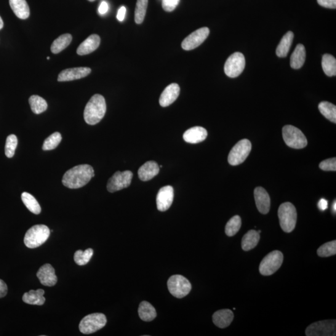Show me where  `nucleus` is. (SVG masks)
Here are the masks:
<instances>
[{"label":"nucleus","instance_id":"nucleus-23","mask_svg":"<svg viewBox=\"0 0 336 336\" xmlns=\"http://www.w3.org/2000/svg\"><path fill=\"white\" fill-rule=\"evenodd\" d=\"M11 9L17 17L26 20L29 17L30 11L26 0H9Z\"/></svg>","mask_w":336,"mask_h":336},{"label":"nucleus","instance_id":"nucleus-33","mask_svg":"<svg viewBox=\"0 0 336 336\" xmlns=\"http://www.w3.org/2000/svg\"><path fill=\"white\" fill-rule=\"evenodd\" d=\"M318 108L322 116L330 122L336 123V106L328 102H322L319 104Z\"/></svg>","mask_w":336,"mask_h":336},{"label":"nucleus","instance_id":"nucleus-18","mask_svg":"<svg viewBox=\"0 0 336 336\" xmlns=\"http://www.w3.org/2000/svg\"><path fill=\"white\" fill-rule=\"evenodd\" d=\"M180 93V87L177 84H172L166 87L159 98V104L162 107H166L175 102Z\"/></svg>","mask_w":336,"mask_h":336},{"label":"nucleus","instance_id":"nucleus-7","mask_svg":"<svg viewBox=\"0 0 336 336\" xmlns=\"http://www.w3.org/2000/svg\"><path fill=\"white\" fill-rule=\"evenodd\" d=\"M283 261V253L279 250H274L268 253L261 261L259 266L260 273L264 276L271 275L281 267Z\"/></svg>","mask_w":336,"mask_h":336},{"label":"nucleus","instance_id":"nucleus-8","mask_svg":"<svg viewBox=\"0 0 336 336\" xmlns=\"http://www.w3.org/2000/svg\"><path fill=\"white\" fill-rule=\"evenodd\" d=\"M167 288L173 297L183 298L190 293L192 286L191 283L185 276L175 274L168 279Z\"/></svg>","mask_w":336,"mask_h":336},{"label":"nucleus","instance_id":"nucleus-30","mask_svg":"<svg viewBox=\"0 0 336 336\" xmlns=\"http://www.w3.org/2000/svg\"><path fill=\"white\" fill-rule=\"evenodd\" d=\"M21 199H22L24 204L28 208L29 211H31L34 214H39L41 213V206H40L35 197L32 196L31 194L26 193V192H24L21 194Z\"/></svg>","mask_w":336,"mask_h":336},{"label":"nucleus","instance_id":"nucleus-1","mask_svg":"<svg viewBox=\"0 0 336 336\" xmlns=\"http://www.w3.org/2000/svg\"><path fill=\"white\" fill-rule=\"evenodd\" d=\"M94 176V170L90 165H78L65 173L62 182L69 189H79L86 185Z\"/></svg>","mask_w":336,"mask_h":336},{"label":"nucleus","instance_id":"nucleus-29","mask_svg":"<svg viewBox=\"0 0 336 336\" xmlns=\"http://www.w3.org/2000/svg\"><path fill=\"white\" fill-rule=\"evenodd\" d=\"M73 40V36L70 34H65L58 37L52 42L50 50L54 54H58L69 46Z\"/></svg>","mask_w":336,"mask_h":336},{"label":"nucleus","instance_id":"nucleus-10","mask_svg":"<svg viewBox=\"0 0 336 336\" xmlns=\"http://www.w3.org/2000/svg\"><path fill=\"white\" fill-rule=\"evenodd\" d=\"M245 67V59L241 52H235L226 61L224 66V72L231 78L240 76Z\"/></svg>","mask_w":336,"mask_h":336},{"label":"nucleus","instance_id":"nucleus-49","mask_svg":"<svg viewBox=\"0 0 336 336\" xmlns=\"http://www.w3.org/2000/svg\"><path fill=\"white\" fill-rule=\"evenodd\" d=\"M88 1H89L90 2H94L95 0H88Z\"/></svg>","mask_w":336,"mask_h":336},{"label":"nucleus","instance_id":"nucleus-44","mask_svg":"<svg viewBox=\"0 0 336 336\" xmlns=\"http://www.w3.org/2000/svg\"><path fill=\"white\" fill-rule=\"evenodd\" d=\"M8 287L4 281L0 279V298H4L7 295Z\"/></svg>","mask_w":336,"mask_h":336},{"label":"nucleus","instance_id":"nucleus-41","mask_svg":"<svg viewBox=\"0 0 336 336\" xmlns=\"http://www.w3.org/2000/svg\"><path fill=\"white\" fill-rule=\"evenodd\" d=\"M180 0H162V9L167 12H172L177 7Z\"/></svg>","mask_w":336,"mask_h":336},{"label":"nucleus","instance_id":"nucleus-37","mask_svg":"<svg viewBox=\"0 0 336 336\" xmlns=\"http://www.w3.org/2000/svg\"><path fill=\"white\" fill-rule=\"evenodd\" d=\"M61 140H62V136L59 132H55L50 135L44 141L42 149L44 151L52 150L54 149L60 145Z\"/></svg>","mask_w":336,"mask_h":336},{"label":"nucleus","instance_id":"nucleus-38","mask_svg":"<svg viewBox=\"0 0 336 336\" xmlns=\"http://www.w3.org/2000/svg\"><path fill=\"white\" fill-rule=\"evenodd\" d=\"M317 255L321 257H329L336 253V241L327 242L317 250Z\"/></svg>","mask_w":336,"mask_h":336},{"label":"nucleus","instance_id":"nucleus-5","mask_svg":"<svg viewBox=\"0 0 336 336\" xmlns=\"http://www.w3.org/2000/svg\"><path fill=\"white\" fill-rule=\"evenodd\" d=\"M282 133L285 143L290 148L302 149L308 145L305 135L297 127L286 125L283 128Z\"/></svg>","mask_w":336,"mask_h":336},{"label":"nucleus","instance_id":"nucleus-20","mask_svg":"<svg viewBox=\"0 0 336 336\" xmlns=\"http://www.w3.org/2000/svg\"><path fill=\"white\" fill-rule=\"evenodd\" d=\"M100 37L97 34H92L82 42L77 49V54L84 55L90 54L99 46Z\"/></svg>","mask_w":336,"mask_h":336},{"label":"nucleus","instance_id":"nucleus-51","mask_svg":"<svg viewBox=\"0 0 336 336\" xmlns=\"http://www.w3.org/2000/svg\"><path fill=\"white\" fill-rule=\"evenodd\" d=\"M47 60H50L49 57H47Z\"/></svg>","mask_w":336,"mask_h":336},{"label":"nucleus","instance_id":"nucleus-14","mask_svg":"<svg viewBox=\"0 0 336 336\" xmlns=\"http://www.w3.org/2000/svg\"><path fill=\"white\" fill-rule=\"evenodd\" d=\"M173 199H174V189L173 187L171 186L162 187L157 194V208L159 211H166L172 205Z\"/></svg>","mask_w":336,"mask_h":336},{"label":"nucleus","instance_id":"nucleus-11","mask_svg":"<svg viewBox=\"0 0 336 336\" xmlns=\"http://www.w3.org/2000/svg\"><path fill=\"white\" fill-rule=\"evenodd\" d=\"M335 320H325L309 325L306 330L307 336L335 335Z\"/></svg>","mask_w":336,"mask_h":336},{"label":"nucleus","instance_id":"nucleus-48","mask_svg":"<svg viewBox=\"0 0 336 336\" xmlns=\"http://www.w3.org/2000/svg\"><path fill=\"white\" fill-rule=\"evenodd\" d=\"M332 210L333 212H334V214H335L336 212V202L334 201V203H333L332 205Z\"/></svg>","mask_w":336,"mask_h":336},{"label":"nucleus","instance_id":"nucleus-35","mask_svg":"<svg viewBox=\"0 0 336 336\" xmlns=\"http://www.w3.org/2000/svg\"><path fill=\"white\" fill-rule=\"evenodd\" d=\"M148 0H137L135 12V21L137 24H141L145 20Z\"/></svg>","mask_w":336,"mask_h":336},{"label":"nucleus","instance_id":"nucleus-24","mask_svg":"<svg viewBox=\"0 0 336 336\" xmlns=\"http://www.w3.org/2000/svg\"><path fill=\"white\" fill-rule=\"evenodd\" d=\"M44 295V291L43 290H30L29 292L24 294L23 301L28 305H43L46 301Z\"/></svg>","mask_w":336,"mask_h":336},{"label":"nucleus","instance_id":"nucleus-15","mask_svg":"<svg viewBox=\"0 0 336 336\" xmlns=\"http://www.w3.org/2000/svg\"><path fill=\"white\" fill-rule=\"evenodd\" d=\"M91 71V69L85 68V67L67 69L59 74L58 81L66 82L81 79L89 75Z\"/></svg>","mask_w":336,"mask_h":336},{"label":"nucleus","instance_id":"nucleus-26","mask_svg":"<svg viewBox=\"0 0 336 336\" xmlns=\"http://www.w3.org/2000/svg\"><path fill=\"white\" fill-rule=\"evenodd\" d=\"M260 241V234L255 230H250L244 235L242 240V248L244 251L254 249Z\"/></svg>","mask_w":336,"mask_h":336},{"label":"nucleus","instance_id":"nucleus-2","mask_svg":"<svg viewBox=\"0 0 336 336\" xmlns=\"http://www.w3.org/2000/svg\"><path fill=\"white\" fill-rule=\"evenodd\" d=\"M106 110L105 100L103 96L100 94L92 96L85 106L84 112L85 122L90 125L98 124L105 116Z\"/></svg>","mask_w":336,"mask_h":336},{"label":"nucleus","instance_id":"nucleus-32","mask_svg":"<svg viewBox=\"0 0 336 336\" xmlns=\"http://www.w3.org/2000/svg\"><path fill=\"white\" fill-rule=\"evenodd\" d=\"M322 67L324 73L327 76H335L336 75V60L334 56L324 54L322 57Z\"/></svg>","mask_w":336,"mask_h":336},{"label":"nucleus","instance_id":"nucleus-43","mask_svg":"<svg viewBox=\"0 0 336 336\" xmlns=\"http://www.w3.org/2000/svg\"><path fill=\"white\" fill-rule=\"evenodd\" d=\"M108 9L109 7L107 3L105 1H103L102 3H101L99 7H98V13H99V14L101 15H105L106 13L108 12Z\"/></svg>","mask_w":336,"mask_h":336},{"label":"nucleus","instance_id":"nucleus-6","mask_svg":"<svg viewBox=\"0 0 336 336\" xmlns=\"http://www.w3.org/2000/svg\"><path fill=\"white\" fill-rule=\"evenodd\" d=\"M106 324V317L103 314H90L81 320L79 324V330L82 334H92L102 329Z\"/></svg>","mask_w":336,"mask_h":336},{"label":"nucleus","instance_id":"nucleus-31","mask_svg":"<svg viewBox=\"0 0 336 336\" xmlns=\"http://www.w3.org/2000/svg\"><path fill=\"white\" fill-rule=\"evenodd\" d=\"M29 103L31 106V110L34 114H41L47 110L46 101L38 95L31 96L29 99Z\"/></svg>","mask_w":336,"mask_h":336},{"label":"nucleus","instance_id":"nucleus-9","mask_svg":"<svg viewBox=\"0 0 336 336\" xmlns=\"http://www.w3.org/2000/svg\"><path fill=\"white\" fill-rule=\"evenodd\" d=\"M251 149L252 144L249 140L244 139L239 141L229 153V164L233 166L242 164L249 156Z\"/></svg>","mask_w":336,"mask_h":336},{"label":"nucleus","instance_id":"nucleus-3","mask_svg":"<svg viewBox=\"0 0 336 336\" xmlns=\"http://www.w3.org/2000/svg\"><path fill=\"white\" fill-rule=\"evenodd\" d=\"M278 215L282 230L286 233H292L297 221V212L294 205L290 202H285L280 205Z\"/></svg>","mask_w":336,"mask_h":336},{"label":"nucleus","instance_id":"nucleus-47","mask_svg":"<svg viewBox=\"0 0 336 336\" xmlns=\"http://www.w3.org/2000/svg\"><path fill=\"white\" fill-rule=\"evenodd\" d=\"M4 21H3L2 18L0 17V29H2L4 28Z\"/></svg>","mask_w":336,"mask_h":336},{"label":"nucleus","instance_id":"nucleus-22","mask_svg":"<svg viewBox=\"0 0 336 336\" xmlns=\"http://www.w3.org/2000/svg\"><path fill=\"white\" fill-rule=\"evenodd\" d=\"M159 172V167L155 161H149L145 162L138 170V177L141 181H147L151 180Z\"/></svg>","mask_w":336,"mask_h":336},{"label":"nucleus","instance_id":"nucleus-45","mask_svg":"<svg viewBox=\"0 0 336 336\" xmlns=\"http://www.w3.org/2000/svg\"><path fill=\"white\" fill-rule=\"evenodd\" d=\"M126 8L125 7H122L118 11V13H117V20L119 21H122L124 20L125 15H126Z\"/></svg>","mask_w":336,"mask_h":336},{"label":"nucleus","instance_id":"nucleus-19","mask_svg":"<svg viewBox=\"0 0 336 336\" xmlns=\"http://www.w3.org/2000/svg\"><path fill=\"white\" fill-rule=\"evenodd\" d=\"M207 137V130L203 127H194L186 131L183 139L187 143L196 144L202 142Z\"/></svg>","mask_w":336,"mask_h":336},{"label":"nucleus","instance_id":"nucleus-34","mask_svg":"<svg viewBox=\"0 0 336 336\" xmlns=\"http://www.w3.org/2000/svg\"><path fill=\"white\" fill-rule=\"evenodd\" d=\"M242 226V220L239 215H235L227 223L226 234L229 237L234 236L240 230Z\"/></svg>","mask_w":336,"mask_h":336},{"label":"nucleus","instance_id":"nucleus-40","mask_svg":"<svg viewBox=\"0 0 336 336\" xmlns=\"http://www.w3.org/2000/svg\"><path fill=\"white\" fill-rule=\"evenodd\" d=\"M319 167L322 170L324 171H332V172H335L336 170V159L332 158L324 160L319 164Z\"/></svg>","mask_w":336,"mask_h":336},{"label":"nucleus","instance_id":"nucleus-42","mask_svg":"<svg viewBox=\"0 0 336 336\" xmlns=\"http://www.w3.org/2000/svg\"><path fill=\"white\" fill-rule=\"evenodd\" d=\"M317 2L320 6L326 9H336V0H317Z\"/></svg>","mask_w":336,"mask_h":336},{"label":"nucleus","instance_id":"nucleus-25","mask_svg":"<svg viewBox=\"0 0 336 336\" xmlns=\"http://www.w3.org/2000/svg\"><path fill=\"white\" fill-rule=\"evenodd\" d=\"M306 50L303 44H299L296 47L290 59V66L293 69L302 68L305 62Z\"/></svg>","mask_w":336,"mask_h":336},{"label":"nucleus","instance_id":"nucleus-4","mask_svg":"<svg viewBox=\"0 0 336 336\" xmlns=\"http://www.w3.org/2000/svg\"><path fill=\"white\" fill-rule=\"evenodd\" d=\"M49 229L45 225H36L26 233L24 242L29 249H35L47 241L50 236Z\"/></svg>","mask_w":336,"mask_h":336},{"label":"nucleus","instance_id":"nucleus-13","mask_svg":"<svg viewBox=\"0 0 336 336\" xmlns=\"http://www.w3.org/2000/svg\"><path fill=\"white\" fill-rule=\"evenodd\" d=\"M209 29L207 27L197 29L184 39L181 46L183 49L186 50L196 49V47L203 43L205 40L209 35Z\"/></svg>","mask_w":336,"mask_h":336},{"label":"nucleus","instance_id":"nucleus-27","mask_svg":"<svg viewBox=\"0 0 336 336\" xmlns=\"http://www.w3.org/2000/svg\"><path fill=\"white\" fill-rule=\"evenodd\" d=\"M294 34L292 31H289L282 37L278 47L276 48V53L279 58L287 57L289 54L291 46H292Z\"/></svg>","mask_w":336,"mask_h":336},{"label":"nucleus","instance_id":"nucleus-28","mask_svg":"<svg viewBox=\"0 0 336 336\" xmlns=\"http://www.w3.org/2000/svg\"><path fill=\"white\" fill-rule=\"evenodd\" d=\"M138 314L141 320L146 322L153 321L157 316L155 309L147 301H142L140 304Z\"/></svg>","mask_w":336,"mask_h":336},{"label":"nucleus","instance_id":"nucleus-46","mask_svg":"<svg viewBox=\"0 0 336 336\" xmlns=\"http://www.w3.org/2000/svg\"><path fill=\"white\" fill-rule=\"evenodd\" d=\"M318 205V207L320 210H322V211H324V210H326L327 209L328 202L326 199H321L319 201L318 205Z\"/></svg>","mask_w":336,"mask_h":336},{"label":"nucleus","instance_id":"nucleus-36","mask_svg":"<svg viewBox=\"0 0 336 336\" xmlns=\"http://www.w3.org/2000/svg\"><path fill=\"white\" fill-rule=\"evenodd\" d=\"M93 254V251L92 249H88L85 251H82L81 250H77L74 254L75 262L78 265H86L91 259Z\"/></svg>","mask_w":336,"mask_h":336},{"label":"nucleus","instance_id":"nucleus-17","mask_svg":"<svg viewBox=\"0 0 336 336\" xmlns=\"http://www.w3.org/2000/svg\"><path fill=\"white\" fill-rule=\"evenodd\" d=\"M254 197L257 209L261 214H266L270 211V198L265 189L257 187L254 191Z\"/></svg>","mask_w":336,"mask_h":336},{"label":"nucleus","instance_id":"nucleus-16","mask_svg":"<svg viewBox=\"0 0 336 336\" xmlns=\"http://www.w3.org/2000/svg\"><path fill=\"white\" fill-rule=\"evenodd\" d=\"M36 275L44 286L53 287L58 282L54 269L49 263L42 265L37 272Z\"/></svg>","mask_w":336,"mask_h":336},{"label":"nucleus","instance_id":"nucleus-39","mask_svg":"<svg viewBox=\"0 0 336 336\" xmlns=\"http://www.w3.org/2000/svg\"><path fill=\"white\" fill-rule=\"evenodd\" d=\"M18 145V138L15 135H10L7 138L5 145V154L11 158L15 155L16 148Z\"/></svg>","mask_w":336,"mask_h":336},{"label":"nucleus","instance_id":"nucleus-21","mask_svg":"<svg viewBox=\"0 0 336 336\" xmlns=\"http://www.w3.org/2000/svg\"><path fill=\"white\" fill-rule=\"evenodd\" d=\"M234 317L233 312L230 309H221L213 314L212 321L216 326L223 329L230 326Z\"/></svg>","mask_w":336,"mask_h":336},{"label":"nucleus","instance_id":"nucleus-12","mask_svg":"<svg viewBox=\"0 0 336 336\" xmlns=\"http://www.w3.org/2000/svg\"><path fill=\"white\" fill-rule=\"evenodd\" d=\"M132 178L133 173L130 171L117 172L108 180L106 188L110 193L122 190L130 185Z\"/></svg>","mask_w":336,"mask_h":336},{"label":"nucleus","instance_id":"nucleus-50","mask_svg":"<svg viewBox=\"0 0 336 336\" xmlns=\"http://www.w3.org/2000/svg\"><path fill=\"white\" fill-rule=\"evenodd\" d=\"M257 232H258V234L261 233V231H258Z\"/></svg>","mask_w":336,"mask_h":336}]
</instances>
